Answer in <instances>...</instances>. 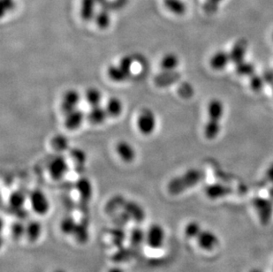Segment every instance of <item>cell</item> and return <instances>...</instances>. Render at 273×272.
Instances as JSON below:
<instances>
[{
	"mask_svg": "<svg viewBox=\"0 0 273 272\" xmlns=\"http://www.w3.org/2000/svg\"><path fill=\"white\" fill-rule=\"evenodd\" d=\"M204 179V171L196 168L186 170L184 174L172 178L166 186L168 193L171 195H180L186 191L195 187Z\"/></svg>",
	"mask_w": 273,
	"mask_h": 272,
	"instance_id": "cell-1",
	"label": "cell"
},
{
	"mask_svg": "<svg viewBox=\"0 0 273 272\" xmlns=\"http://www.w3.org/2000/svg\"><path fill=\"white\" fill-rule=\"evenodd\" d=\"M76 188L79 193L80 207L83 215L89 213V205L93 195V187L91 181L87 177L80 178L76 181Z\"/></svg>",
	"mask_w": 273,
	"mask_h": 272,
	"instance_id": "cell-2",
	"label": "cell"
},
{
	"mask_svg": "<svg viewBox=\"0 0 273 272\" xmlns=\"http://www.w3.org/2000/svg\"><path fill=\"white\" fill-rule=\"evenodd\" d=\"M165 231L159 224H153L146 232L145 243L152 250H160L165 245Z\"/></svg>",
	"mask_w": 273,
	"mask_h": 272,
	"instance_id": "cell-3",
	"label": "cell"
},
{
	"mask_svg": "<svg viewBox=\"0 0 273 272\" xmlns=\"http://www.w3.org/2000/svg\"><path fill=\"white\" fill-rule=\"evenodd\" d=\"M29 198H30V206L35 213L39 216H45L48 214L51 209V204L48 200V197L43 191L36 188L30 192Z\"/></svg>",
	"mask_w": 273,
	"mask_h": 272,
	"instance_id": "cell-4",
	"label": "cell"
},
{
	"mask_svg": "<svg viewBox=\"0 0 273 272\" xmlns=\"http://www.w3.org/2000/svg\"><path fill=\"white\" fill-rule=\"evenodd\" d=\"M137 128L143 135H151L157 128V117L151 109H143L137 118Z\"/></svg>",
	"mask_w": 273,
	"mask_h": 272,
	"instance_id": "cell-5",
	"label": "cell"
},
{
	"mask_svg": "<svg viewBox=\"0 0 273 272\" xmlns=\"http://www.w3.org/2000/svg\"><path fill=\"white\" fill-rule=\"evenodd\" d=\"M69 170L67 161L61 155L56 156L49 161L48 164V172L53 181H61Z\"/></svg>",
	"mask_w": 273,
	"mask_h": 272,
	"instance_id": "cell-6",
	"label": "cell"
},
{
	"mask_svg": "<svg viewBox=\"0 0 273 272\" xmlns=\"http://www.w3.org/2000/svg\"><path fill=\"white\" fill-rule=\"evenodd\" d=\"M124 213L130 219L134 220L135 223L142 224L146 218V213L140 204L131 200H125L122 204Z\"/></svg>",
	"mask_w": 273,
	"mask_h": 272,
	"instance_id": "cell-7",
	"label": "cell"
},
{
	"mask_svg": "<svg viewBox=\"0 0 273 272\" xmlns=\"http://www.w3.org/2000/svg\"><path fill=\"white\" fill-rule=\"evenodd\" d=\"M81 100H82V96L79 91L73 89L66 90L63 95L62 101L60 105L61 111L64 112V114L75 111L76 109H78V105H80Z\"/></svg>",
	"mask_w": 273,
	"mask_h": 272,
	"instance_id": "cell-8",
	"label": "cell"
},
{
	"mask_svg": "<svg viewBox=\"0 0 273 272\" xmlns=\"http://www.w3.org/2000/svg\"><path fill=\"white\" fill-rule=\"evenodd\" d=\"M253 204L260 217L261 223L263 225L269 223L272 215V203L265 198L257 197L254 199Z\"/></svg>",
	"mask_w": 273,
	"mask_h": 272,
	"instance_id": "cell-9",
	"label": "cell"
},
{
	"mask_svg": "<svg viewBox=\"0 0 273 272\" xmlns=\"http://www.w3.org/2000/svg\"><path fill=\"white\" fill-rule=\"evenodd\" d=\"M195 240L199 248L204 251H212L219 243L217 235L209 230H202Z\"/></svg>",
	"mask_w": 273,
	"mask_h": 272,
	"instance_id": "cell-10",
	"label": "cell"
},
{
	"mask_svg": "<svg viewBox=\"0 0 273 272\" xmlns=\"http://www.w3.org/2000/svg\"><path fill=\"white\" fill-rule=\"evenodd\" d=\"M181 75L178 71H162L154 77L155 85L158 88H168L181 80Z\"/></svg>",
	"mask_w": 273,
	"mask_h": 272,
	"instance_id": "cell-11",
	"label": "cell"
},
{
	"mask_svg": "<svg viewBox=\"0 0 273 272\" xmlns=\"http://www.w3.org/2000/svg\"><path fill=\"white\" fill-rule=\"evenodd\" d=\"M64 120V126L65 128L69 130V131H75L83 125V121L85 119V114L84 112L80 110L76 109L75 111L66 113Z\"/></svg>",
	"mask_w": 273,
	"mask_h": 272,
	"instance_id": "cell-12",
	"label": "cell"
},
{
	"mask_svg": "<svg viewBox=\"0 0 273 272\" xmlns=\"http://www.w3.org/2000/svg\"><path fill=\"white\" fill-rule=\"evenodd\" d=\"M247 40L241 38L235 42L232 49H231L229 55H230L231 62L237 65L239 63L244 61V58L247 53Z\"/></svg>",
	"mask_w": 273,
	"mask_h": 272,
	"instance_id": "cell-13",
	"label": "cell"
},
{
	"mask_svg": "<svg viewBox=\"0 0 273 272\" xmlns=\"http://www.w3.org/2000/svg\"><path fill=\"white\" fill-rule=\"evenodd\" d=\"M233 193V189L223 184H211L205 188V193L211 200H217Z\"/></svg>",
	"mask_w": 273,
	"mask_h": 272,
	"instance_id": "cell-14",
	"label": "cell"
},
{
	"mask_svg": "<svg viewBox=\"0 0 273 272\" xmlns=\"http://www.w3.org/2000/svg\"><path fill=\"white\" fill-rule=\"evenodd\" d=\"M116 151L119 158L126 163H131L136 157L135 147L129 141H119L116 145Z\"/></svg>",
	"mask_w": 273,
	"mask_h": 272,
	"instance_id": "cell-15",
	"label": "cell"
},
{
	"mask_svg": "<svg viewBox=\"0 0 273 272\" xmlns=\"http://www.w3.org/2000/svg\"><path fill=\"white\" fill-rule=\"evenodd\" d=\"M107 117H109V115L106 107H102L101 105L91 107L89 113L87 114L88 120L93 125H101L106 121Z\"/></svg>",
	"mask_w": 273,
	"mask_h": 272,
	"instance_id": "cell-16",
	"label": "cell"
},
{
	"mask_svg": "<svg viewBox=\"0 0 273 272\" xmlns=\"http://www.w3.org/2000/svg\"><path fill=\"white\" fill-rule=\"evenodd\" d=\"M230 61L229 53H226L224 51H218L211 56L209 64L213 70L219 71L224 69Z\"/></svg>",
	"mask_w": 273,
	"mask_h": 272,
	"instance_id": "cell-17",
	"label": "cell"
},
{
	"mask_svg": "<svg viewBox=\"0 0 273 272\" xmlns=\"http://www.w3.org/2000/svg\"><path fill=\"white\" fill-rule=\"evenodd\" d=\"M224 114V105L219 99H211L208 105V115L209 119L220 121Z\"/></svg>",
	"mask_w": 273,
	"mask_h": 272,
	"instance_id": "cell-18",
	"label": "cell"
},
{
	"mask_svg": "<svg viewBox=\"0 0 273 272\" xmlns=\"http://www.w3.org/2000/svg\"><path fill=\"white\" fill-rule=\"evenodd\" d=\"M95 0H82L80 15L84 21H90L95 19Z\"/></svg>",
	"mask_w": 273,
	"mask_h": 272,
	"instance_id": "cell-19",
	"label": "cell"
},
{
	"mask_svg": "<svg viewBox=\"0 0 273 272\" xmlns=\"http://www.w3.org/2000/svg\"><path fill=\"white\" fill-rule=\"evenodd\" d=\"M42 224L37 220H31L26 226V237L30 242H36L42 235Z\"/></svg>",
	"mask_w": 273,
	"mask_h": 272,
	"instance_id": "cell-20",
	"label": "cell"
},
{
	"mask_svg": "<svg viewBox=\"0 0 273 272\" xmlns=\"http://www.w3.org/2000/svg\"><path fill=\"white\" fill-rule=\"evenodd\" d=\"M180 65L179 57L173 53H168L162 57L159 66L162 71H173Z\"/></svg>",
	"mask_w": 273,
	"mask_h": 272,
	"instance_id": "cell-21",
	"label": "cell"
},
{
	"mask_svg": "<svg viewBox=\"0 0 273 272\" xmlns=\"http://www.w3.org/2000/svg\"><path fill=\"white\" fill-rule=\"evenodd\" d=\"M106 109L109 117L118 118L123 112L124 105L120 99L116 96H112L106 103Z\"/></svg>",
	"mask_w": 273,
	"mask_h": 272,
	"instance_id": "cell-22",
	"label": "cell"
},
{
	"mask_svg": "<svg viewBox=\"0 0 273 272\" xmlns=\"http://www.w3.org/2000/svg\"><path fill=\"white\" fill-rule=\"evenodd\" d=\"M26 199V194L22 191H13L8 198V204L13 210L19 211L23 209Z\"/></svg>",
	"mask_w": 273,
	"mask_h": 272,
	"instance_id": "cell-23",
	"label": "cell"
},
{
	"mask_svg": "<svg viewBox=\"0 0 273 272\" xmlns=\"http://www.w3.org/2000/svg\"><path fill=\"white\" fill-rule=\"evenodd\" d=\"M107 76L109 78L114 82H123L129 79L130 76L126 72L119 64L112 65L107 69Z\"/></svg>",
	"mask_w": 273,
	"mask_h": 272,
	"instance_id": "cell-24",
	"label": "cell"
},
{
	"mask_svg": "<svg viewBox=\"0 0 273 272\" xmlns=\"http://www.w3.org/2000/svg\"><path fill=\"white\" fill-rule=\"evenodd\" d=\"M164 6L176 15H183L187 11V6L182 0H164Z\"/></svg>",
	"mask_w": 273,
	"mask_h": 272,
	"instance_id": "cell-25",
	"label": "cell"
},
{
	"mask_svg": "<svg viewBox=\"0 0 273 272\" xmlns=\"http://www.w3.org/2000/svg\"><path fill=\"white\" fill-rule=\"evenodd\" d=\"M78 223L75 217L72 216H66L61 220L60 222V231L64 233L65 235H73V233L76 232Z\"/></svg>",
	"mask_w": 273,
	"mask_h": 272,
	"instance_id": "cell-26",
	"label": "cell"
},
{
	"mask_svg": "<svg viewBox=\"0 0 273 272\" xmlns=\"http://www.w3.org/2000/svg\"><path fill=\"white\" fill-rule=\"evenodd\" d=\"M85 99L87 103L91 107L101 105L103 100L102 92L96 88H89L85 93Z\"/></svg>",
	"mask_w": 273,
	"mask_h": 272,
	"instance_id": "cell-27",
	"label": "cell"
},
{
	"mask_svg": "<svg viewBox=\"0 0 273 272\" xmlns=\"http://www.w3.org/2000/svg\"><path fill=\"white\" fill-rule=\"evenodd\" d=\"M220 128L219 121L209 119V121L206 123V125L204 127V136L208 140H214L219 134Z\"/></svg>",
	"mask_w": 273,
	"mask_h": 272,
	"instance_id": "cell-28",
	"label": "cell"
},
{
	"mask_svg": "<svg viewBox=\"0 0 273 272\" xmlns=\"http://www.w3.org/2000/svg\"><path fill=\"white\" fill-rule=\"evenodd\" d=\"M72 236L76 238V240L80 243H86L89 239V228H88V222L82 221L78 223L76 232Z\"/></svg>",
	"mask_w": 273,
	"mask_h": 272,
	"instance_id": "cell-29",
	"label": "cell"
},
{
	"mask_svg": "<svg viewBox=\"0 0 273 272\" xmlns=\"http://www.w3.org/2000/svg\"><path fill=\"white\" fill-rule=\"evenodd\" d=\"M52 147L57 152L66 151L69 147L68 139L63 135H57L52 139Z\"/></svg>",
	"mask_w": 273,
	"mask_h": 272,
	"instance_id": "cell-30",
	"label": "cell"
},
{
	"mask_svg": "<svg viewBox=\"0 0 273 272\" xmlns=\"http://www.w3.org/2000/svg\"><path fill=\"white\" fill-rule=\"evenodd\" d=\"M202 227L196 221H190L186 225L184 229L185 236L188 239H195L202 232Z\"/></svg>",
	"mask_w": 273,
	"mask_h": 272,
	"instance_id": "cell-31",
	"label": "cell"
},
{
	"mask_svg": "<svg viewBox=\"0 0 273 272\" xmlns=\"http://www.w3.org/2000/svg\"><path fill=\"white\" fill-rule=\"evenodd\" d=\"M145 237L146 233L143 232V230L140 227H135L133 228L130 233V242L133 246H141L142 243L145 242Z\"/></svg>",
	"mask_w": 273,
	"mask_h": 272,
	"instance_id": "cell-32",
	"label": "cell"
},
{
	"mask_svg": "<svg viewBox=\"0 0 273 272\" xmlns=\"http://www.w3.org/2000/svg\"><path fill=\"white\" fill-rule=\"evenodd\" d=\"M95 24L100 30H106L111 25V16L107 11L102 10L95 14Z\"/></svg>",
	"mask_w": 273,
	"mask_h": 272,
	"instance_id": "cell-33",
	"label": "cell"
},
{
	"mask_svg": "<svg viewBox=\"0 0 273 272\" xmlns=\"http://www.w3.org/2000/svg\"><path fill=\"white\" fill-rule=\"evenodd\" d=\"M235 71L240 76H252L255 75V66L251 63L242 61L236 65Z\"/></svg>",
	"mask_w": 273,
	"mask_h": 272,
	"instance_id": "cell-34",
	"label": "cell"
},
{
	"mask_svg": "<svg viewBox=\"0 0 273 272\" xmlns=\"http://www.w3.org/2000/svg\"><path fill=\"white\" fill-rule=\"evenodd\" d=\"M11 234L14 239H20L23 236H26V226L17 221L11 226Z\"/></svg>",
	"mask_w": 273,
	"mask_h": 272,
	"instance_id": "cell-35",
	"label": "cell"
},
{
	"mask_svg": "<svg viewBox=\"0 0 273 272\" xmlns=\"http://www.w3.org/2000/svg\"><path fill=\"white\" fill-rule=\"evenodd\" d=\"M264 80L263 76H258V75H253L250 76V85L251 89L255 92H259L262 90L264 85Z\"/></svg>",
	"mask_w": 273,
	"mask_h": 272,
	"instance_id": "cell-36",
	"label": "cell"
},
{
	"mask_svg": "<svg viewBox=\"0 0 273 272\" xmlns=\"http://www.w3.org/2000/svg\"><path fill=\"white\" fill-rule=\"evenodd\" d=\"M223 0H205L204 4V10L208 14L217 13L219 5Z\"/></svg>",
	"mask_w": 273,
	"mask_h": 272,
	"instance_id": "cell-37",
	"label": "cell"
},
{
	"mask_svg": "<svg viewBox=\"0 0 273 272\" xmlns=\"http://www.w3.org/2000/svg\"><path fill=\"white\" fill-rule=\"evenodd\" d=\"M178 92L179 95H181V97L186 99L190 98L191 96H193L194 93L193 87L188 82L182 83L179 87Z\"/></svg>",
	"mask_w": 273,
	"mask_h": 272,
	"instance_id": "cell-38",
	"label": "cell"
},
{
	"mask_svg": "<svg viewBox=\"0 0 273 272\" xmlns=\"http://www.w3.org/2000/svg\"><path fill=\"white\" fill-rule=\"evenodd\" d=\"M71 157L76 164H84L86 163V154L84 151L80 150V149H73L71 151Z\"/></svg>",
	"mask_w": 273,
	"mask_h": 272,
	"instance_id": "cell-39",
	"label": "cell"
},
{
	"mask_svg": "<svg viewBox=\"0 0 273 272\" xmlns=\"http://www.w3.org/2000/svg\"><path fill=\"white\" fill-rule=\"evenodd\" d=\"M263 80L266 83H269L270 85L273 86V71L269 70V71H265L263 73Z\"/></svg>",
	"mask_w": 273,
	"mask_h": 272,
	"instance_id": "cell-40",
	"label": "cell"
},
{
	"mask_svg": "<svg viewBox=\"0 0 273 272\" xmlns=\"http://www.w3.org/2000/svg\"><path fill=\"white\" fill-rule=\"evenodd\" d=\"M266 179L268 181L273 183V163L270 164V167L266 170Z\"/></svg>",
	"mask_w": 273,
	"mask_h": 272,
	"instance_id": "cell-41",
	"label": "cell"
},
{
	"mask_svg": "<svg viewBox=\"0 0 273 272\" xmlns=\"http://www.w3.org/2000/svg\"><path fill=\"white\" fill-rule=\"evenodd\" d=\"M108 272H124V270L121 268H119V267H112V268L109 269Z\"/></svg>",
	"mask_w": 273,
	"mask_h": 272,
	"instance_id": "cell-42",
	"label": "cell"
},
{
	"mask_svg": "<svg viewBox=\"0 0 273 272\" xmlns=\"http://www.w3.org/2000/svg\"><path fill=\"white\" fill-rule=\"evenodd\" d=\"M250 272H263V271H262V270H260V269H253V270H251V271Z\"/></svg>",
	"mask_w": 273,
	"mask_h": 272,
	"instance_id": "cell-43",
	"label": "cell"
},
{
	"mask_svg": "<svg viewBox=\"0 0 273 272\" xmlns=\"http://www.w3.org/2000/svg\"><path fill=\"white\" fill-rule=\"evenodd\" d=\"M54 272H66V270H64V269H56V270H55V271Z\"/></svg>",
	"mask_w": 273,
	"mask_h": 272,
	"instance_id": "cell-44",
	"label": "cell"
},
{
	"mask_svg": "<svg viewBox=\"0 0 273 272\" xmlns=\"http://www.w3.org/2000/svg\"><path fill=\"white\" fill-rule=\"evenodd\" d=\"M272 40H273V35H272Z\"/></svg>",
	"mask_w": 273,
	"mask_h": 272,
	"instance_id": "cell-45",
	"label": "cell"
},
{
	"mask_svg": "<svg viewBox=\"0 0 273 272\" xmlns=\"http://www.w3.org/2000/svg\"><path fill=\"white\" fill-rule=\"evenodd\" d=\"M272 87H273V86H272Z\"/></svg>",
	"mask_w": 273,
	"mask_h": 272,
	"instance_id": "cell-46",
	"label": "cell"
}]
</instances>
